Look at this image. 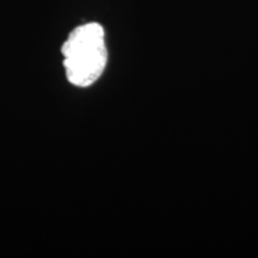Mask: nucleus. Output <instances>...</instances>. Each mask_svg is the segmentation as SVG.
I'll return each instance as SVG.
<instances>
[{
    "label": "nucleus",
    "mask_w": 258,
    "mask_h": 258,
    "mask_svg": "<svg viewBox=\"0 0 258 258\" xmlns=\"http://www.w3.org/2000/svg\"><path fill=\"white\" fill-rule=\"evenodd\" d=\"M104 29L98 23L80 25L62 46L63 66L71 84L86 88L99 79L108 61Z\"/></svg>",
    "instance_id": "obj_1"
}]
</instances>
